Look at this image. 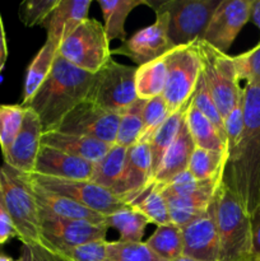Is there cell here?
<instances>
[{"mask_svg": "<svg viewBox=\"0 0 260 261\" xmlns=\"http://www.w3.org/2000/svg\"><path fill=\"white\" fill-rule=\"evenodd\" d=\"M223 181L254 216L260 204V87L244 88V129L228 154Z\"/></svg>", "mask_w": 260, "mask_h": 261, "instance_id": "1", "label": "cell"}, {"mask_svg": "<svg viewBox=\"0 0 260 261\" xmlns=\"http://www.w3.org/2000/svg\"><path fill=\"white\" fill-rule=\"evenodd\" d=\"M96 74L84 71L56 56L51 71L27 103L37 114L43 133L54 132L64 117L89 98Z\"/></svg>", "mask_w": 260, "mask_h": 261, "instance_id": "2", "label": "cell"}, {"mask_svg": "<svg viewBox=\"0 0 260 261\" xmlns=\"http://www.w3.org/2000/svg\"><path fill=\"white\" fill-rule=\"evenodd\" d=\"M213 203L219 240L218 261H240L254 255L251 217L224 181L217 189Z\"/></svg>", "mask_w": 260, "mask_h": 261, "instance_id": "3", "label": "cell"}, {"mask_svg": "<svg viewBox=\"0 0 260 261\" xmlns=\"http://www.w3.org/2000/svg\"><path fill=\"white\" fill-rule=\"evenodd\" d=\"M221 0H167L153 4L155 12L167 14V35L173 47L186 46L201 40L212 15Z\"/></svg>", "mask_w": 260, "mask_h": 261, "instance_id": "4", "label": "cell"}, {"mask_svg": "<svg viewBox=\"0 0 260 261\" xmlns=\"http://www.w3.org/2000/svg\"><path fill=\"white\" fill-rule=\"evenodd\" d=\"M0 182L17 239L23 245H41L38 206L20 173L3 165L0 167Z\"/></svg>", "mask_w": 260, "mask_h": 261, "instance_id": "5", "label": "cell"}, {"mask_svg": "<svg viewBox=\"0 0 260 261\" xmlns=\"http://www.w3.org/2000/svg\"><path fill=\"white\" fill-rule=\"evenodd\" d=\"M58 55L84 71L97 74L112 59L110 41L98 20H84L59 46Z\"/></svg>", "mask_w": 260, "mask_h": 261, "instance_id": "6", "label": "cell"}, {"mask_svg": "<svg viewBox=\"0 0 260 261\" xmlns=\"http://www.w3.org/2000/svg\"><path fill=\"white\" fill-rule=\"evenodd\" d=\"M198 50L201 60V75L222 119H224L244 92V88L240 87L232 56L212 47L203 40H198Z\"/></svg>", "mask_w": 260, "mask_h": 261, "instance_id": "7", "label": "cell"}, {"mask_svg": "<svg viewBox=\"0 0 260 261\" xmlns=\"http://www.w3.org/2000/svg\"><path fill=\"white\" fill-rule=\"evenodd\" d=\"M201 73L198 41L178 46L167 54V76L162 97L171 114L186 103L194 94Z\"/></svg>", "mask_w": 260, "mask_h": 261, "instance_id": "8", "label": "cell"}, {"mask_svg": "<svg viewBox=\"0 0 260 261\" xmlns=\"http://www.w3.org/2000/svg\"><path fill=\"white\" fill-rule=\"evenodd\" d=\"M41 246L50 252L106 240L109 227L105 223L63 218L38 208Z\"/></svg>", "mask_w": 260, "mask_h": 261, "instance_id": "9", "label": "cell"}, {"mask_svg": "<svg viewBox=\"0 0 260 261\" xmlns=\"http://www.w3.org/2000/svg\"><path fill=\"white\" fill-rule=\"evenodd\" d=\"M135 66L111 60L96 74L89 101L101 109L120 115L138 99L135 87Z\"/></svg>", "mask_w": 260, "mask_h": 261, "instance_id": "10", "label": "cell"}, {"mask_svg": "<svg viewBox=\"0 0 260 261\" xmlns=\"http://www.w3.org/2000/svg\"><path fill=\"white\" fill-rule=\"evenodd\" d=\"M24 176L32 182L40 185L41 188L58 194V195L65 196V198L70 199L91 211L103 214V216H110L127 205L114 191L96 185L92 181L66 180V178L37 175L35 172Z\"/></svg>", "mask_w": 260, "mask_h": 261, "instance_id": "11", "label": "cell"}, {"mask_svg": "<svg viewBox=\"0 0 260 261\" xmlns=\"http://www.w3.org/2000/svg\"><path fill=\"white\" fill-rule=\"evenodd\" d=\"M120 115L106 111L94 102L86 99L64 117L56 132L83 135L115 145Z\"/></svg>", "mask_w": 260, "mask_h": 261, "instance_id": "12", "label": "cell"}, {"mask_svg": "<svg viewBox=\"0 0 260 261\" xmlns=\"http://www.w3.org/2000/svg\"><path fill=\"white\" fill-rule=\"evenodd\" d=\"M254 0H221L201 40L227 54L240 31L251 18Z\"/></svg>", "mask_w": 260, "mask_h": 261, "instance_id": "13", "label": "cell"}, {"mask_svg": "<svg viewBox=\"0 0 260 261\" xmlns=\"http://www.w3.org/2000/svg\"><path fill=\"white\" fill-rule=\"evenodd\" d=\"M167 27V14L163 12H155V22L152 25L138 31L129 40L122 42L120 47L111 50V54L127 56L138 64V66L160 59L175 48L168 38Z\"/></svg>", "mask_w": 260, "mask_h": 261, "instance_id": "14", "label": "cell"}, {"mask_svg": "<svg viewBox=\"0 0 260 261\" xmlns=\"http://www.w3.org/2000/svg\"><path fill=\"white\" fill-rule=\"evenodd\" d=\"M42 125L37 114L33 110L25 107L24 119L22 127L12 147L8 149L4 157V165L23 175L35 172L36 161L41 148Z\"/></svg>", "mask_w": 260, "mask_h": 261, "instance_id": "15", "label": "cell"}, {"mask_svg": "<svg viewBox=\"0 0 260 261\" xmlns=\"http://www.w3.org/2000/svg\"><path fill=\"white\" fill-rule=\"evenodd\" d=\"M181 232L184 256L200 261H218L219 240L213 200L204 216L186 224Z\"/></svg>", "mask_w": 260, "mask_h": 261, "instance_id": "16", "label": "cell"}, {"mask_svg": "<svg viewBox=\"0 0 260 261\" xmlns=\"http://www.w3.org/2000/svg\"><path fill=\"white\" fill-rule=\"evenodd\" d=\"M150 176L152 155L149 144L139 142L127 149L124 170L112 191L127 204L150 182Z\"/></svg>", "mask_w": 260, "mask_h": 261, "instance_id": "17", "label": "cell"}, {"mask_svg": "<svg viewBox=\"0 0 260 261\" xmlns=\"http://www.w3.org/2000/svg\"><path fill=\"white\" fill-rule=\"evenodd\" d=\"M93 171L94 163L47 145H41L35 166L37 175L76 181H91Z\"/></svg>", "mask_w": 260, "mask_h": 261, "instance_id": "18", "label": "cell"}, {"mask_svg": "<svg viewBox=\"0 0 260 261\" xmlns=\"http://www.w3.org/2000/svg\"><path fill=\"white\" fill-rule=\"evenodd\" d=\"M20 176L30 189L37 206L42 211L48 212L54 216L63 217V218L82 219V221L93 222V223H105L106 216H103V214L91 211V209L86 208V206L81 205V204L75 203V201L70 200L65 196L58 195V194L51 193V191L41 188L40 185L28 180L23 173H20Z\"/></svg>", "mask_w": 260, "mask_h": 261, "instance_id": "19", "label": "cell"}, {"mask_svg": "<svg viewBox=\"0 0 260 261\" xmlns=\"http://www.w3.org/2000/svg\"><path fill=\"white\" fill-rule=\"evenodd\" d=\"M91 4V0H60L45 24L47 41L59 48L66 37L88 19Z\"/></svg>", "mask_w": 260, "mask_h": 261, "instance_id": "20", "label": "cell"}, {"mask_svg": "<svg viewBox=\"0 0 260 261\" xmlns=\"http://www.w3.org/2000/svg\"><path fill=\"white\" fill-rule=\"evenodd\" d=\"M41 145L53 147L61 152L83 158L92 163H97L98 161H101L112 147V145L106 144L101 140L93 139V138L56 132V130L42 133Z\"/></svg>", "mask_w": 260, "mask_h": 261, "instance_id": "21", "label": "cell"}, {"mask_svg": "<svg viewBox=\"0 0 260 261\" xmlns=\"http://www.w3.org/2000/svg\"><path fill=\"white\" fill-rule=\"evenodd\" d=\"M194 149H195V144H194L185 119V122L181 126L177 137L175 138L171 147L166 152L162 163H161L154 177L150 180V182H154L161 188H163L173 177L188 170Z\"/></svg>", "mask_w": 260, "mask_h": 261, "instance_id": "22", "label": "cell"}, {"mask_svg": "<svg viewBox=\"0 0 260 261\" xmlns=\"http://www.w3.org/2000/svg\"><path fill=\"white\" fill-rule=\"evenodd\" d=\"M193 102L194 94L186 101V103H184L180 109L176 110L175 112H172V114L166 119V121L161 125L160 129L154 133L152 139L148 143V144H149L150 155H152V176H150V180H152V178L154 177L155 173H157L166 152H167L168 148L171 147V144L173 143L175 138L177 137L181 126H183V124L185 122L188 110L190 109Z\"/></svg>", "mask_w": 260, "mask_h": 261, "instance_id": "23", "label": "cell"}, {"mask_svg": "<svg viewBox=\"0 0 260 261\" xmlns=\"http://www.w3.org/2000/svg\"><path fill=\"white\" fill-rule=\"evenodd\" d=\"M214 194L216 191H205L186 196L163 195L167 203L171 222L183 228L190 222L204 216L211 206Z\"/></svg>", "mask_w": 260, "mask_h": 261, "instance_id": "24", "label": "cell"}, {"mask_svg": "<svg viewBox=\"0 0 260 261\" xmlns=\"http://www.w3.org/2000/svg\"><path fill=\"white\" fill-rule=\"evenodd\" d=\"M186 125L190 132L195 148L213 150V152L228 153V145L226 140L222 138L218 130L209 121L208 117L199 111L194 105L186 114Z\"/></svg>", "mask_w": 260, "mask_h": 261, "instance_id": "25", "label": "cell"}, {"mask_svg": "<svg viewBox=\"0 0 260 261\" xmlns=\"http://www.w3.org/2000/svg\"><path fill=\"white\" fill-rule=\"evenodd\" d=\"M99 8L105 18V32L109 41H126L125 22L133 9L139 5H149L147 0H101Z\"/></svg>", "mask_w": 260, "mask_h": 261, "instance_id": "26", "label": "cell"}, {"mask_svg": "<svg viewBox=\"0 0 260 261\" xmlns=\"http://www.w3.org/2000/svg\"><path fill=\"white\" fill-rule=\"evenodd\" d=\"M167 54L137 68L135 87L138 98L147 101L163 94L167 76Z\"/></svg>", "mask_w": 260, "mask_h": 261, "instance_id": "27", "label": "cell"}, {"mask_svg": "<svg viewBox=\"0 0 260 261\" xmlns=\"http://www.w3.org/2000/svg\"><path fill=\"white\" fill-rule=\"evenodd\" d=\"M58 50L59 48L53 42L46 40L45 45L40 48L31 65L28 66L24 79V87H23V101L20 103L23 107L27 106V103L35 96L41 84L47 78L48 73L53 69L54 61L58 56Z\"/></svg>", "mask_w": 260, "mask_h": 261, "instance_id": "28", "label": "cell"}, {"mask_svg": "<svg viewBox=\"0 0 260 261\" xmlns=\"http://www.w3.org/2000/svg\"><path fill=\"white\" fill-rule=\"evenodd\" d=\"M127 205L143 214L150 223L157 224V227L171 222L162 188L154 182L148 184L127 203Z\"/></svg>", "mask_w": 260, "mask_h": 261, "instance_id": "29", "label": "cell"}, {"mask_svg": "<svg viewBox=\"0 0 260 261\" xmlns=\"http://www.w3.org/2000/svg\"><path fill=\"white\" fill-rule=\"evenodd\" d=\"M150 222L143 214L130 205L106 216L105 219V224L109 228L112 227L119 231L120 241L124 242H142L145 227Z\"/></svg>", "mask_w": 260, "mask_h": 261, "instance_id": "30", "label": "cell"}, {"mask_svg": "<svg viewBox=\"0 0 260 261\" xmlns=\"http://www.w3.org/2000/svg\"><path fill=\"white\" fill-rule=\"evenodd\" d=\"M145 245L163 261L175 260L183 255V232L172 222L162 224L157 227Z\"/></svg>", "mask_w": 260, "mask_h": 261, "instance_id": "31", "label": "cell"}, {"mask_svg": "<svg viewBox=\"0 0 260 261\" xmlns=\"http://www.w3.org/2000/svg\"><path fill=\"white\" fill-rule=\"evenodd\" d=\"M127 148L121 145H112L101 161L94 163L92 182L112 190L119 181L126 161Z\"/></svg>", "mask_w": 260, "mask_h": 261, "instance_id": "32", "label": "cell"}, {"mask_svg": "<svg viewBox=\"0 0 260 261\" xmlns=\"http://www.w3.org/2000/svg\"><path fill=\"white\" fill-rule=\"evenodd\" d=\"M228 153L195 148L189 162L188 171L196 180L223 177Z\"/></svg>", "mask_w": 260, "mask_h": 261, "instance_id": "33", "label": "cell"}, {"mask_svg": "<svg viewBox=\"0 0 260 261\" xmlns=\"http://www.w3.org/2000/svg\"><path fill=\"white\" fill-rule=\"evenodd\" d=\"M145 99L138 98L130 107L120 114L119 129H117L116 143L115 144L127 148L137 144L143 134V109H144Z\"/></svg>", "mask_w": 260, "mask_h": 261, "instance_id": "34", "label": "cell"}, {"mask_svg": "<svg viewBox=\"0 0 260 261\" xmlns=\"http://www.w3.org/2000/svg\"><path fill=\"white\" fill-rule=\"evenodd\" d=\"M25 107L22 105H0V148L3 154L12 147L22 127Z\"/></svg>", "mask_w": 260, "mask_h": 261, "instance_id": "35", "label": "cell"}, {"mask_svg": "<svg viewBox=\"0 0 260 261\" xmlns=\"http://www.w3.org/2000/svg\"><path fill=\"white\" fill-rule=\"evenodd\" d=\"M171 115L170 109L166 103L162 96L154 97V98L147 99L143 109V134L140 137V143H149L154 133L160 129L161 125L166 121ZM138 142V143H139Z\"/></svg>", "mask_w": 260, "mask_h": 261, "instance_id": "36", "label": "cell"}, {"mask_svg": "<svg viewBox=\"0 0 260 261\" xmlns=\"http://www.w3.org/2000/svg\"><path fill=\"white\" fill-rule=\"evenodd\" d=\"M112 261H163L145 242L112 241L107 245Z\"/></svg>", "mask_w": 260, "mask_h": 261, "instance_id": "37", "label": "cell"}, {"mask_svg": "<svg viewBox=\"0 0 260 261\" xmlns=\"http://www.w3.org/2000/svg\"><path fill=\"white\" fill-rule=\"evenodd\" d=\"M232 61L239 81H246V86L260 87V42L251 50L233 56Z\"/></svg>", "mask_w": 260, "mask_h": 261, "instance_id": "38", "label": "cell"}, {"mask_svg": "<svg viewBox=\"0 0 260 261\" xmlns=\"http://www.w3.org/2000/svg\"><path fill=\"white\" fill-rule=\"evenodd\" d=\"M193 105L199 110V111L203 112V114L208 117L209 121L216 126V129L218 130L219 134L222 135V138L227 142L223 119H222L221 114H219L218 109H217L216 103H214L213 98H212V94L211 92H209L208 87H206V83L205 81H204L201 73L200 76H199L198 84H196L195 92H194Z\"/></svg>", "mask_w": 260, "mask_h": 261, "instance_id": "39", "label": "cell"}, {"mask_svg": "<svg viewBox=\"0 0 260 261\" xmlns=\"http://www.w3.org/2000/svg\"><path fill=\"white\" fill-rule=\"evenodd\" d=\"M109 241H96L55 252L64 261H112L109 254Z\"/></svg>", "mask_w": 260, "mask_h": 261, "instance_id": "40", "label": "cell"}, {"mask_svg": "<svg viewBox=\"0 0 260 261\" xmlns=\"http://www.w3.org/2000/svg\"><path fill=\"white\" fill-rule=\"evenodd\" d=\"M60 0H28L20 4L19 18L22 23L27 27L33 25H42L45 27L46 22L54 9Z\"/></svg>", "mask_w": 260, "mask_h": 261, "instance_id": "41", "label": "cell"}, {"mask_svg": "<svg viewBox=\"0 0 260 261\" xmlns=\"http://www.w3.org/2000/svg\"><path fill=\"white\" fill-rule=\"evenodd\" d=\"M223 122L229 154L236 148V145L239 144V140L242 134V129H244V92L240 96L236 106L224 117Z\"/></svg>", "mask_w": 260, "mask_h": 261, "instance_id": "42", "label": "cell"}, {"mask_svg": "<svg viewBox=\"0 0 260 261\" xmlns=\"http://www.w3.org/2000/svg\"><path fill=\"white\" fill-rule=\"evenodd\" d=\"M13 237H17V232L13 226L9 212H8L4 191H3L2 182H0V246L7 244Z\"/></svg>", "mask_w": 260, "mask_h": 261, "instance_id": "43", "label": "cell"}, {"mask_svg": "<svg viewBox=\"0 0 260 261\" xmlns=\"http://www.w3.org/2000/svg\"><path fill=\"white\" fill-rule=\"evenodd\" d=\"M20 259L23 261H64L41 245H22Z\"/></svg>", "mask_w": 260, "mask_h": 261, "instance_id": "44", "label": "cell"}, {"mask_svg": "<svg viewBox=\"0 0 260 261\" xmlns=\"http://www.w3.org/2000/svg\"><path fill=\"white\" fill-rule=\"evenodd\" d=\"M8 58V47H7V37H5L4 23H3L2 14H0V73L4 69L5 63Z\"/></svg>", "mask_w": 260, "mask_h": 261, "instance_id": "45", "label": "cell"}, {"mask_svg": "<svg viewBox=\"0 0 260 261\" xmlns=\"http://www.w3.org/2000/svg\"><path fill=\"white\" fill-rule=\"evenodd\" d=\"M252 221V252L260 256V217L251 218Z\"/></svg>", "mask_w": 260, "mask_h": 261, "instance_id": "46", "label": "cell"}, {"mask_svg": "<svg viewBox=\"0 0 260 261\" xmlns=\"http://www.w3.org/2000/svg\"><path fill=\"white\" fill-rule=\"evenodd\" d=\"M250 19L254 22V24L260 31V0H254V4H252L251 9V18Z\"/></svg>", "mask_w": 260, "mask_h": 261, "instance_id": "47", "label": "cell"}, {"mask_svg": "<svg viewBox=\"0 0 260 261\" xmlns=\"http://www.w3.org/2000/svg\"><path fill=\"white\" fill-rule=\"evenodd\" d=\"M0 261H23L22 259H18V260H15V259H13V257H10V256H8V255H4V254H0Z\"/></svg>", "mask_w": 260, "mask_h": 261, "instance_id": "48", "label": "cell"}, {"mask_svg": "<svg viewBox=\"0 0 260 261\" xmlns=\"http://www.w3.org/2000/svg\"><path fill=\"white\" fill-rule=\"evenodd\" d=\"M171 261H200V260L191 259V257H188V256H184V255H181V256H178L177 259H175V260H171Z\"/></svg>", "mask_w": 260, "mask_h": 261, "instance_id": "49", "label": "cell"}, {"mask_svg": "<svg viewBox=\"0 0 260 261\" xmlns=\"http://www.w3.org/2000/svg\"><path fill=\"white\" fill-rule=\"evenodd\" d=\"M240 261H260V256L259 255H251V256L246 257L244 260H240Z\"/></svg>", "mask_w": 260, "mask_h": 261, "instance_id": "50", "label": "cell"}, {"mask_svg": "<svg viewBox=\"0 0 260 261\" xmlns=\"http://www.w3.org/2000/svg\"><path fill=\"white\" fill-rule=\"evenodd\" d=\"M256 217H260V204H259V206H257V209H256V212H255V214L251 217V218H256Z\"/></svg>", "mask_w": 260, "mask_h": 261, "instance_id": "51", "label": "cell"}]
</instances>
